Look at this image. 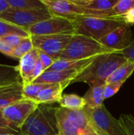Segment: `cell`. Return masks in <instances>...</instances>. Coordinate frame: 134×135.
Returning <instances> with one entry per match:
<instances>
[{"label":"cell","mask_w":134,"mask_h":135,"mask_svg":"<svg viewBox=\"0 0 134 135\" xmlns=\"http://www.w3.org/2000/svg\"><path fill=\"white\" fill-rule=\"evenodd\" d=\"M90 127L98 135H127L119 120L116 119L104 105L97 109H83Z\"/></svg>","instance_id":"5"},{"label":"cell","mask_w":134,"mask_h":135,"mask_svg":"<svg viewBox=\"0 0 134 135\" xmlns=\"http://www.w3.org/2000/svg\"><path fill=\"white\" fill-rule=\"evenodd\" d=\"M53 17L47 8L30 10H18L10 8L0 15V19L16 25L28 32L34 25Z\"/></svg>","instance_id":"7"},{"label":"cell","mask_w":134,"mask_h":135,"mask_svg":"<svg viewBox=\"0 0 134 135\" xmlns=\"http://www.w3.org/2000/svg\"><path fill=\"white\" fill-rule=\"evenodd\" d=\"M57 121L60 135H82L90 124L84 110L58 108Z\"/></svg>","instance_id":"6"},{"label":"cell","mask_w":134,"mask_h":135,"mask_svg":"<svg viewBox=\"0 0 134 135\" xmlns=\"http://www.w3.org/2000/svg\"><path fill=\"white\" fill-rule=\"evenodd\" d=\"M118 0H73L85 11V16L109 18Z\"/></svg>","instance_id":"13"},{"label":"cell","mask_w":134,"mask_h":135,"mask_svg":"<svg viewBox=\"0 0 134 135\" xmlns=\"http://www.w3.org/2000/svg\"><path fill=\"white\" fill-rule=\"evenodd\" d=\"M0 135H15V134H0Z\"/></svg>","instance_id":"38"},{"label":"cell","mask_w":134,"mask_h":135,"mask_svg":"<svg viewBox=\"0 0 134 135\" xmlns=\"http://www.w3.org/2000/svg\"><path fill=\"white\" fill-rule=\"evenodd\" d=\"M134 7V0H118L114 6L109 18L121 16Z\"/></svg>","instance_id":"27"},{"label":"cell","mask_w":134,"mask_h":135,"mask_svg":"<svg viewBox=\"0 0 134 135\" xmlns=\"http://www.w3.org/2000/svg\"><path fill=\"white\" fill-rule=\"evenodd\" d=\"M42 2L52 16L70 20L85 16L83 9L73 0H42Z\"/></svg>","instance_id":"12"},{"label":"cell","mask_w":134,"mask_h":135,"mask_svg":"<svg viewBox=\"0 0 134 135\" xmlns=\"http://www.w3.org/2000/svg\"><path fill=\"white\" fill-rule=\"evenodd\" d=\"M57 135H60V134H57Z\"/></svg>","instance_id":"39"},{"label":"cell","mask_w":134,"mask_h":135,"mask_svg":"<svg viewBox=\"0 0 134 135\" xmlns=\"http://www.w3.org/2000/svg\"><path fill=\"white\" fill-rule=\"evenodd\" d=\"M38 105L34 100L22 99L2 108V111L4 117L21 130V127Z\"/></svg>","instance_id":"10"},{"label":"cell","mask_w":134,"mask_h":135,"mask_svg":"<svg viewBox=\"0 0 134 135\" xmlns=\"http://www.w3.org/2000/svg\"><path fill=\"white\" fill-rule=\"evenodd\" d=\"M8 36H19L21 37H30L28 31L21 27L0 19V38Z\"/></svg>","instance_id":"23"},{"label":"cell","mask_w":134,"mask_h":135,"mask_svg":"<svg viewBox=\"0 0 134 135\" xmlns=\"http://www.w3.org/2000/svg\"><path fill=\"white\" fill-rule=\"evenodd\" d=\"M13 51V48L12 47H10L6 43H5L2 39H0V52L1 53L10 58Z\"/></svg>","instance_id":"35"},{"label":"cell","mask_w":134,"mask_h":135,"mask_svg":"<svg viewBox=\"0 0 134 135\" xmlns=\"http://www.w3.org/2000/svg\"><path fill=\"white\" fill-rule=\"evenodd\" d=\"M82 135H98V134H97L94 131V130L90 127H89V128H88V130H87V131H85V133H84Z\"/></svg>","instance_id":"37"},{"label":"cell","mask_w":134,"mask_h":135,"mask_svg":"<svg viewBox=\"0 0 134 135\" xmlns=\"http://www.w3.org/2000/svg\"><path fill=\"white\" fill-rule=\"evenodd\" d=\"M111 19L115 20L123 25H126L129 26L134 25V7L132 8L131 9H130L126 13H124L121 16L111 18Z\"/></svg>","instance_id":"30"},{"label":"cell","mask_w":134,"mask_h":135,"mask_svg":"<svg viewBox=\"0 0 134 135\" xmlns=\"http://www.w3.org/2000/svg\"><path fill=\"white\" fill-rule=\"evenodd\" d=\"M119 122L124 127L127 135H134V116L123 114L119 117Z\"/></svg>","instance_id":"28"},{"label":"cell","mask_w":134,"mask_h":135,"mask_svg":"<svg viewBox=\"0 0 134 135\" xmlns=\"http://www.w3.org/2000/svg\"><path fill=\"white\" fill-rule=\"evenodd\" d=\"M133 38L130 26L122 25L109 32L99 42L112 51L121 52L131 44Z\"/></svg>","instance_id":"11"},{"label":"cell","mask_w":134,"mask_h":135,"mask_svg":"<svg viewBox=\"0 0 134 135\" xmlns=\"http://www.w3.org/2000/svg\"><path fill=\"white\" fill-rule=\"evenodd\" d=\"M104 85L91 87L83 97L87 108L97 109L103 105L104 101Z\"/></svg>","instance_id":"19"},{"label":"cell","mask_w":134,"mask_h":135,"mask_svg":"<svg viewBox=\"0 0 134 135\" xmlns=\"http://www.w3.org/2000/svg\"><path fill=\"white\" fill-rule=\"evenodd\" d=\"M67 85L65 84L51 85L50 86L43 89L36 97L35 101L38 104H52L59 103L65 88Z\"/></svg>","instance_id":"17"},{"label":"cell","mask_w":134,"mask_h":135,"mask_svg":"<svg viewBox=\"0 0 134 135\" xmlns=\"http://www.w3.org/2000/svg\"><path fill=\"white\" fill-rule=\"evenodd\" d=\"M10 7L18 10H30L45 9L42 0H8Z\"/></svg>","instance_id":"24"},{"label":"cell","mask_w":134,"mask_h":135,"mask_svg":"<svg viewBox=\"0 0 134 135\" xmlns=\"http://www.w3.org/2000/svg\"><path fill=\"white\" fill-rule=\"evenodd\" d=\"M23 38H24V37H21L19 36H5V37L0 38V39H2L5 43H6L8 45H9L13 48H15L20 44V43Z\"/></svg>","instance_id":"32"},{"label":"cell","mask_w":134,"mask_h":135,"mask_svg":"<svg viewBox=\"0 0 134 135\" xmlns=\"http://www.w3.org/2000/svg\"><path fill=\"white\" fill-rule=\"evenodd\" d=\"M124 82H111L107 83L104 85V99H108L111 97H113L115 94H116Z\"/></svg>","instance_id":"29"},{"label":"cell","mask_w":134,"mask_h":135,"mask_svg":"<svg viewBox=\"0 0 134 135\" xmlns=\"http://www.w3.org/2000/svg\"><path fill=\"white\" fill-rule=\"evenodd\" d=\"M10 5L8 0H0V15L10 9Z\"/></svg>","instance_id":"36"},{"label":"cell","mask_w":134,"mask_h":135,"mask_svg":"<svg viewBox=\"0 0 134 135\" xmlns=\"http://www.w3.org/2000/svg\"><path fill=\"white\" fill-rule=\"evenodd\" d=\"M22 99H24L22 82L0 87V108H4Z\"/></svg>","instance_id":"16"},{"label":"cell","mask_w":134,"mask_h":135,"mask_svg":"<svg viewBox=\"0 0 134 135\" xmlns=\"http://www.w3.org/2000/svg\"><path fill=\"white\" fill-rule=\"evenodd\" d=\"M58 104L61 108L70 110H83L86 107L84 97L77 94H63Z\"/></svg>","instance_id":"22"},{"label":"cell","mask_w":134,"mask_h":135,"mask_svg":"<svg viewBox=\"0 0 134 135\" xmlns=\"http://www.w3.org/2000/svg\"><path fill=\"white\" fill-rule=\"evenodd\" d=\"M128 60L120 52H111L100 55L80 72L72 81V83L83 82L90 88L106 85L110 76Z\"/></svg>","instance_id":"1"},{"label":"cell","mask_w":134,"mask_h":135,"mask_svg":"<svg viewBox=\"0 0 134 135\" xmlns=\"http://www.w3.org/2000/svg\"><path fill=\"white\" fill-rule=\"evenodd\" d=\"M39 59L41 62L44 70L46 71L54 63V62L58 59H55V58H54V57H52V56H51V55H49L44 52L39 51Z\"/></svg>","instance_id":"31"},{"label":"cell","mask_w":134,"mask_h":135,"mask_svg":"<svg viewBox=\"0 0 134 135\" xmlns=\"http://www.w3.org/2000/svg\"><path fill=\"white\" fill-rule=\"evenodd\" d=\"M120 53L122 54L126 58L127 60H130V61L134 62V38L131 44L127 48H126L125 50L121 51Z\"/></svg>","instance_id":"34"},{"label":"cell","mask_w":134,"mask_h":135,"mask_svg":"<svg viewBox=\"0 0 134 135\" xmlns=\"http://www.w3.org/2000/svg\"><path fill=\"white\" fill-rule=\"evenodd\" d=\"M0 127H3V128H9L12 130H14L16 131H17L20 134V129L17 128L16 126H14L13 123H11L10 122H9L3 115L2 114V108H0Z\"/></svg>","instance_id":"33"},{"label":"cell","mask_w":134,"mask_h":135,"mask_svg":"<svg viewBox=\"0 0 134 135\" xmlns=\"http://www.w3.org/2000/svg\"><path fill=\"white\" fill-rule=\"evenodd\" d=\"M74 34L82 35L100 41L109 32L123 24L111 18L81 16L73 20Z\"/></svg>","instance_id":"4"},{"label":"cell","mask_w":134,"mask_h":135,"mask_svg":"<svg viewBox=\"0 0 134 135\" xmlns=\"http://www.w3.org/2000/svg\"><path fill=\"white\" fill-rule=\"evenodd\" d=\"M134 72V62L128 60L126 63L119 66L107 79V83L111 82H124ZM106 83V84H107Z\"/></svg>","instance_id":"21"},{"label":"cell","mask_w":134,"mask_h":135,"mask_svg":"<svg viewBox=\"0 0 134 135\" xmlns=\"http://www.w3.org/2000/svg\"><path fill=\"white\" fill-rule=\"evenodd\" d=\"M33 48H34V47H33V44H32L31 36L23 38L22 40L21 41L20 44L17 47L13 48V51L12 52L10 58L20 60L24 55H25L27 53L31 51Z\"/></svg>","instance_id":"26"},{"label":"cell","mask_w":134,"mask_h":135,"mask_svg":"<svg viewBox=\"0 0 134 135\" xmlns=\"http://www.w3.org/2000/svg\"><path fill=\"white\" fill-rule=\"evenodd\" d=\"M111 52L115 51L106 48L96 40L82 35L73 34L58 59L82 60Z\"/></svg>","instance_id":"3"},{"label":"cell","mask_w":134,"mask_h":135,"mask_svg":"<svg viewBox=\"0 0 134 135\" xmlns=\"http://www.w3.org/2000/svg\"><path fill=\"white\" fill-rule=\"evenodd\" d=\"M22 82L17 66L0 64V87Z\"/></svg>","instance_id":"20"},{"label":"cell","mask_w":134,"mask_h":135,"mask_svg":"<svg viewBox=\"0 0 134 135\" xmlns=\"http://www.w3.org/2000/svg\"><path fill=\"white\" fill-rule=\"evenodd\" d=\"M96 57H93L87 59H82V60H66V59H58L54 62V63L47 70H52V71L75 70V71L81 72L88 66H89L96 59Z\"/></svg>","instance_id":"18"},{"label":"cell","mask_w":134,"mask_h":135,"mask_svg":"<svg viewBox=\"0 0 134 135\" xmlns=\"http://www.w3.org/2000/svg\"><path fill=\"white\" fill-rule=\"evenodd\" d=\"M50 85L51 84L43 83H29L27 85H23V97L24 99L35 101L38 94L43 89Z\"/></svg>","instance_id":"25"},{"label":"cell","mask_w":134,"mask_h":135,"mask_svg":"<svg viewBox=\"0 0 134 135\" xmlns=\"http://www.w3.org/2000/svg\"><path fill=\"white\" fill-rule=\"evenodd\" d=\"M38 60L39 50L35 47L19 60V64L17 66L23 85L31 83V77Z\"/></svg>","instance_id":"15"},{"label":"cell","mask_w":134,"mask_h":135,"mask_svg":"<svg viewBox=\"0 0 134 135\" xmlns=\"http://www.w3.org/2000/svg\"><path fill=\"white\" fill-rule=\"evenodd\" d=\"M57 109L51 104H39L21 127L19 135L59 134Z\"/></svg>","instance_id":"2"},{"label":"cell","mask_w":134,"mask_h":135,"mask_svg":"<svg viewBox=\"0 0 134 135\" xmlns=\"http://www.w3.org/2000/svg\"><path fill=\"white\" fill-rule=\"evenodd\" d=\"M79 71L75 70H62V71H44L38 78L32 83H43V84H65L67 86L71 84L72 81L79 74Z\"/></svg>","instance_id":"14"},{"label":"cell","mask_w":134,"mask_h":135,"mask_svg":"<svg viewBox=\"0 0 134 135\" xmlns=\"http://www.w3.org/2000/svg\"><path fill=\"white\" fill-rule=\"evenodd\" d=\"M28 33L30 36L74 34V26L73 20L53 16L32 25Z\"/></svg>","instance_id":"8"},{"label":"cell","mask_w":134,"mask_h":135,"mask_svg":"<svg viewBox=\"0 0 134 135\" xmlns=\"http://www.w3.org/2000/svg\"><path fill=\"white\" fill-rule=\"evenodd\" d=\"M73 34L31 36L33 47L55 59H58Z\"/></svg>","instance_id":"9"}]
</instances>
